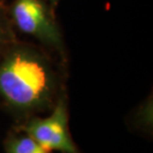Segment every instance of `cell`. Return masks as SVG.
<instances>
[{
  "label": "cell",
  "mask_w": 153,
  "mask_h": 153,
  "mask_svg": "<svg viewBox=\"0 0 153 153\" xmlns=\"http://www.w3.org/2000/svg\"><path fill=\"white\" fill-rule=\"evenodd\" d=\"M57 79L44 55L28 47H14L0 60V96L12 109L32 113L47 109Z\"/></svg>",
  "instance_id": "obj_1"
},
{
  "label": "cell",
  "mask_w": 153,
  "mask_h": 153,
  "mask_svg": "<svg viewBox=\"0 0 153 153\" xmlns=\"http://www.w3.org/2000/svg\"><path fill=\"white\" fill-rule=\"evenodd\" d=\"M22 129L49 152L78 153L68 126V110L64 98H60L53 112L45 119H32Z\"/></svg>",
  "instance_id": "obj_2"
},
{
  "label": "cell",
  "mask_w": 153,
  "mask_h": 153,
  "mask_svg": "<svg viewBox=\"0 0 153 153\" xmlns=\"http://www.w3.org/2000/svg\"><path fill=\"white\" fill-rule=\"evenodd\" d=\"M12 17L19 30L57 50H63L59 28L41 0H15L12 6Z\"/></svg>",
  "instance_id": "obj_3"
},
{
  "label": "cell",
  "mask_w": 153,
  "mask_h": 153,
  "mask_svg": "<svg viewBox=\"0 0 153 153\" xmlns=\"http://www.w3.org/2000/svg\"><path fill=\"white\" fill-rule=\"evenodd\" d=\"M6 153H48L44 147L29 135L12 136L5 142Z\"/></svg>",
  "instance_id": "obj_4"
},
{
  "label": "cell",
  "mask_w": 153,
  "mask_h": 153,
  "mask_svg": "<svg viewBox=\"0 0 153 153\" xmlns=\"http://www.w3.org/2000/svg\"><path fill=\"white\" fill-rule=\"evenodd\" d=\"M7 39H8V35H7V30H6V25L4 20H3L1 12H0V51L4 47Z\"/></svg>",
  "instance_id": "obj_5"
},
{
  "label": "cell",
  "mask_w": 153,
  "mask_h": 153,
  "mask_svg": "<svg viewBox=\"0 0 153 153\" xmlns=\"http://www.w3.org/2000/svg\"><path fill=\"white\" fill-rule=\"evenodd\" d=\"M49 1H50L52 4H56V3L59 1V0H49Z\"/></svg>",
  "instance_id": "obj_6"
}]
</instances>
